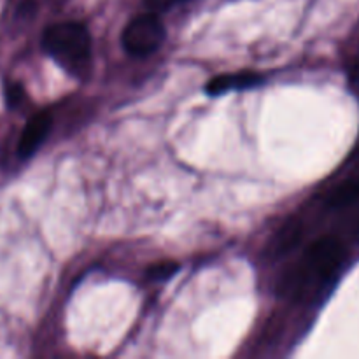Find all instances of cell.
<instances>
[{"mask_svg":"<svg viewBox=\"0 0 359 359\" xmlns=\"http://www.w3.org/2000/svg\"><path fill=\"white\" fill-rule=\"evenodd\" d=\"M179 270V265L174 262H161V263H156V265L151 266L149 270H147V276L151 277V279H168L170 276H174L175 272Z\"/></svg>","mask_w":359,"mask_h":359,"instance_id":"cell-8","label":"cell"},{"mask_svg":"<svg viewBox=\"0 0 359 359\" xmlns=\"http://www.w3.org/2000/svg\"><path fill=\"white\" fill-rule=\"evenodd\" d=\"M359 200V175L358 177L347 179L342 184L337 186L328 196L330 207H346Z\"/></svg>","mask_w":359,"mask_h":359,"instance_id":"cell-7","label":"cell"},{"mask_svg":"<svg viewBox=\"0 0 359 359\" xmlns=\"http://www.w3.org/2000/svg\"><path fill=\"white\" fill-rule=\"evenodd\" d=\"M165 35L167 32L156 13H146L126 25L121 42L132 56H147L163 44Z\"/></svg>","mask_w":359,"mask_h":359,"instance_id":"cell-3","label":"cell"},{"mask_svg":"<svg viewBox=\"0 0 359 359\" xmlns=\"http://www.w3.org/2000/svg\"><path fill=\"white\" fill-rule=\"evenodd\" d=\"M262 81L263 79L259 74L244 70V72L224 74V76L214 77V79L207 84L205 90L209 91V95H219L228 90H242V88L255 86V84L262 83Z\"/></svg>","mask_w":359,"mask_h":359,"instance_id":"cell-6","label":"cell"},{"mask_svg":"<svg viewBox=\"0 0 359 359\" xmlns=\"http://www.w3.org/2000/svg\"><path fill=\"white\" fill-rule=\"evenodd\" d=\"M302 235H304V224H302L300 219H294L293 217L280 230L276 231L266 252L272 258H280V256L287 255V252L297 248L298 242L302 241Z\"/></svg>","mask_w":359,"mask_h":359,"instance_id":"cell-5","label":"cell"},{"mask_svg":"<svg viewBox=\"0 0 359 359\" xmlns=\"http://www.w3.org/2000/svg\"><path fill=\"white\" fill-rule=\"evenodd\" d=\"M346 248L333 237H323L312 242L305 251L300 265L280 279L279 293H304L311 284H325L332 280L344 265Z\"/></svg>","mask_w":359,"mask_h":359,"instance_id":"cell-1","label":"cell"},{"mask_svg":"<svg viewBox=\"0 0 359 359\" xmlns=\"http://www.w3.org/2000/svg\"><path fill=\"white\" fill-rule=\"evenodd\" d=\"M46 53L60 67L76 77H86L93 60V42L88 28L77 21H63L49 27L42 37Z\"/></svg>","mask_w":359,"mask_h":359,"instance_id":"cell-2","label":"cell"},{"mask_svg":"<svg viewBox=\"0 0 359 359\" xmlns=\"http://www.w3.org/2000/svg\"><path fill=\"white\" fill-rule=\"evenodd\" d=\"M53 125V116L49 111H41L35 112L28 123L25 125L23 133L20 137V142H18V153L21 158H28L39 149L44 139L48 137L49 130Z\"/></svg>","mask_w":359,"mask_h":359,"instance_id":"cell-4","label":"cell"},{"mask_svg":"<svg viewBox=\"0 0 359 359\" xmlns=\"http://www.w3.org/2000/svg\"><path fill=\"white\" fill-rule=\"evenodd\" d=\"M181 2H184V0H146V6L149 7L151 13H161V11L172 9Z\"/></svg>","mask_w":359,"mask_h":359,"instance_id":"cell-9","label":"cell"},{"mask_svg":"<svg viewBox=\"0 0 359 359\" xmlns=\"http://www.w3.org/2000/svg\"><path fill=\"white\" fill-rule=\"evenodd\" d=\"M7 98H9L11 105H16L18 102L23 98V88H21L20 84H11V86L7 88Z\"/></svg>","mask_w":359,"mask_h":359,"instance_id":"cell-10","label":"cell"}]
</instances>
